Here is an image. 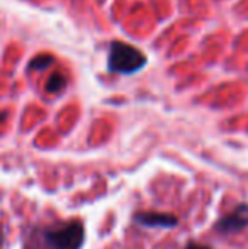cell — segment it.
<instances>
[{
	"instance_id": "3957f363",
	"label": "cell",
	"mask_w": 248,
	"mask_h": 249,
	"mask_svg": "<svg viewBox=\"0 0 248 249\" xmlns=\"http://www.w3.org/2000/svg\"><path fill=\"white\" fill-rule=\"evenodd\" d=\"M248 227V205H238L236 209H233L228 215H225L223 219H219L216 222V229L223 234H233L238 231Z\"/></svg>"
},
{
	"instance_id": "7a4b0ae2",
	"label": "cell",
	"mask_w": 248,
	"mask_h": 249,
	"mask_svg": "<svg viewBox=\"0 0 248 249\" xmlns=\"http://www.w3.org/2000/svg\"><path fill=\"white\" fill-rule=\"evenodd\" d=\"M146 65V56L143 51L129 43L116 41L111 46L109 53V70L114 73H134Z\"/></svg>"
},
{
	"instance_id": "277c9868",
	"label": "cell",
	"mask_w": 248,
	"mask_h": 249,
	"mask_svg": "<svg viewBox=\"0 0 248 249\" xmlns=\"http://www.w3.org/2000/svg\"><path fill=\"white\" fill-rule=\"evenodd\" d=\"M134 220L146 227H173L177 224V217L160 212H139L134 215Z\"/></svg>"
},
{
	"instance_id": "8992f818",
	"label": "cell",
	"mask_w": 248,
	"mask_h": 249,
	"mask_svg": "<svg viewBox=\"0 0 248 249\" xmlns=\"http://www.w3.org/2000/svg\"><path fill=\"white\" fill-rule=\"evenodd\" d=\"M50 63H53V58H51V56H46V58H39V59H34L33 63H31V68H38V66L39 65H43V68L44 66H48L50 65Z\"/></svg>"
},
{
	"instance_id": "6da1fadb",
	"label": "cell",
	"mask_w": 248,
	"mask_h": 249,
	"mask_svg": "<svg viewBox=\"0 0 248 249\" xmlns=\"http://www.w3.org/2000/svg\"><path fill=\"white\" fill-rule=\"evenodd\" d=\"M82 244L83 226L78 220H73L31 229L24 241V249H80Z\"/></svg>"
},
{
	"instance_id": "5b68a950",
	"label": "cell",
	"mask_w": 248,
	"mask_h": 249,
	"mask_svg": "<svg viewBox=\"0 0 248 249\" xmlns=\"http://www.w3.org/2000/svg\"><path fill=\"white\" fill-rule=\"evenodd\" d=\"M66 87V76L63 75L61 71H57L51 75V78L48 80V85H46V90L51 93H57V92H61L63 89Z\"/></svg>"
},
{
	"instance_id": "52a82bcc",
	"label": "cell",
	"mask_w": 248,
	"mask_h": 249,
	"mask_svg": "<svg viewBox=\"0 0 248 249\" xmlns=\"http://www.w3.org/2000/svg\"><path fill=\"white\" fill-rule=\"evenodd\" d=\"M186 249H211L209 246H202V244H189Z\"/></svg>"
}]
</instances>
